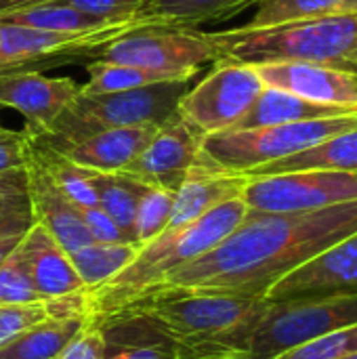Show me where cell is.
Wrapping results in <instances>:
<instances>
[{
    "instance_id": "obj_31",
    "label": "cell",
    "mask_w": 357,
    "mask_h": 359,
    "mask_svg": "<svg viewBox=\"0 0 357 359\" xmlns=\"http://www.w3.org/2000/svg\"><path fill=\"white\" fill-rule=\"evenodd\" d=\"M44 320H48L44 301L23 305H0V347Z\"/></svg>"
},
{
    "instance_id": "obj_4",
    "label": "cell",
    "mask_w": 357,
    "mask_h": 359,
    "mask_svg": "<svg viewBox=\"0 0 357 359\" xmlns=\"http://www.w3.org/2000/svg\"><path fill=\"white\" fill-rule=\"evenodd\" d=\"M219 61L248 65L307 61L357 72V13L248 29L213 32Z\"/></svg>"
},
{
    "instance_id": "obj_9",
    "label": "cell",
    "mask_w": 357,
    "mask_h": 359,
    "mask_svg": "<svg viewBox=\"0 0 357 359\" xmlns=\"http://www.w3.org/2000/svg\"><path fill=\"white\" fill-rule=\"evenodd\" d=\"M263 88L255 65L221 59L204 80L187 88L177 111L204 137L225 133L246 116Z\"/></svg>"
},
{
    "instance_id": "obj_35",
    "label": "cell",
    "mask_w": 357,
    "mask_h": 359,
    "mask_svg": "<svg viewBox=\"0 0 357 359\" xmlns=\"http://www.w3.org/2000/svg\"><path fill=\"white\" fill-rule=\"evenodd\" d=\"M82 221L86 225V231L93 242L99 244H120V242H130L126 233L118 227V223L99 206L93 208H80Z\"/></svg>"
},
{
    "instance_id": "obj_24",
    "label": "cell",
    "mask_w": 357,
    "mask_h": 359,
    "mask_svg": "<svg viewBox=\"0 0 357 359\" xmlns=\"http://www.w3.org/2000/svg\"><path fill=\"white\" fill-rule=\"evenodd\" d=\"M88 82L80 86L82 95H103V93H118L128 88H141L158 82H173V80H191L194 76L162 72V69H147L137 65H122V63H105V61H90L86 67Z\"/></svg>"
},
{
    "instance_id": "obj_33",
    "label": "cell",
    "mask_w": 357,
    "mask_h": 359,
    "mask_svg": "<svg viewBox=\"0 0 357 359\" xmlns=\"http://www.w3.org/2000/svg\"><path fill=\"white\" fill-rule=\"evenodd\" d=\"M105 355V334L103 330L88 322L59 353L57 359H103Z\"/></svg>"
},
{
    "instance_id": "obj_32",
    "label": "cell",
    "mask_w": 357,
    "mask_h": 359,
    "mask_svg": "<svg viewBox=\"0 0 357 359\" xmlns=\"http://www.w3.org/2000/svg\"><path fill=\"white\" fill-rule=\"evenodd\" d=\"M59 4H67L84 15L107 23H120L135 19L145 4V0H55ZM48 4V2H46Z\"/></svg>"
},
{
    "instance_id": "obj_18",
    "label": "cell",
    "mask_w": 357,
    "mask_h": 359,
    "mask_svg": "<svg viewBox=\"0 0 357 359\" xmlns=\"http://www.w3.org/2000/svg\"><path fill=\"white\" fill-rule=\"evenodd\" d=\"M158 126H126L99 130L74 145L65 154L74 164L95 172H124L145 149Z\"/></svg>"
},
{
    "instance_id": "obj_3",
    "label": "cell",
    "mask_w": 357,
    "mask_h": 359,
    "mask_svg": "<svg viewBox=\"0 0 357 359\" xmlns=\"http://www.w3.org/2000/svg\"><path fill=\"white\" fill-rule=\"evenodd\" d=\"M248 215L242 196L231 198L200 219L164 229L158 238L139 248L133 263L99 288L86 290L88 318L99 324L114 318L141 294L156 288L168 273L187 265L221 244Z\"/></svg>"
},
{
    "instance_id": "obj_21",
    "label": "cell",
    "mask_w": 357,
    "mask_h": 359,
    "mask_svg": "<svg viewBox=\"0 0 357 359\" xmlns=\"http://www.w3.org/2000/svg\"><path fill=\"white\" fill-rule=\"evenodd\" d=\"M297 170H339V172H357V128L341 133L332 139L322 141L320 145L305 149L297 156L271 162L252 170L246 177H265L280 172Z\"/></svg>"
},
{
    "instance_id": "obj_2",
    "label": "cell",
    "mask_w": 357,
    "mask_h": 359,
    "mask_svg": "<svg viewBox=\"0 0 357 359\" xmlns=\"http://www.w3.org/2000/svg\"><path fill=\"white\" fill-rule=\"evenodd\" d=\"M269 299L194 290H151L114 318H137L175 345L181 358L244 359L250 332ZM112 320V318H109Z\"/></svg>"
},
{
    "instance_id": "obj_36",
    "label": "cell",
    "mask_w": 357,
    "mask_h": 359,
    "mask_svg": "<svg viewBox=\"0 0 357 359\" xmlns=\"http://www.w3.org/2000/svg\"><path fill=\"white\" fill-rule=\"evenodd\" d=\"M27 160V135L0 126V172L25 168Z\"/></svg>"
},
{
    "instance_id": "obj_22",
    "label": "cell",
    "mask_w": 357,
    "mask_h": 359,
    "mask_svg": "<svg viewBox=\"0 0 357 359\" xmlns=\"http://www.w3.org/2000/svg\"><path fill=\"white\" fill-rule=\"evenodd\" d=\"M86 324V318H48L2 345L0 359H57Z\"/></svg>"
},
{
    "instance_id": "obj_39",
    "label": "cell",
    "mask_w": 357,
    "mask_h": 359,
    "mask_svg": "<svg viewBox=\"0 0 357 359\" xmlns=\"http://www.w3.org/2000/svg\"><path fill=\"white\" fill-rule=\"evenodd\" d=\"M46 2H55V0H0V13L27 8V6H36V4H46Z\"/></svg>"
},
{
    "instance_id": "obj_5",
    "label": "cell",
    "mask_w": 357,
    "mask_h": 359,
    "mask_svg": "<svg viewBox=\"0 0 357 359\" xmlns=\"http://www.w3.org/2000/svg\"><path fill=\"white\" fill-rule=\"evenodd\" d=\"M187 88L189 80H173L103 95H82L78 90L76 99L61 111L44 135L29 137L65 151L69 145L99 130L147 124L160 126L177 114L179 101Z\"/></svg>"
},
{
    "instance_id": "obj_34",
    "label": "cell",
    "mask_w": 357,
    "mask_h": 359,
    "mask_svg": "<svg viewBox=\"0 0 357 359\" xmlns=\"http://www.w3.org/2000/svg\"><path fill=\"white\" fill-rule=\"evenodd\" d=\"M23 208H32L27 170L15 168L8 172H0V210H23Z\"/></svg>"
},
{
    "instance_id": "obj_26",
    "label": "cell",
    "mask_w": 357,
    "mask_h": 359,
    "mask_svg": "<svg viewBox=\"0 0 357 359\" xmlns=\"http://www.w3.org/2000/svg\"><path fill=\"white\" fill-rule=\"evenodd\" d=\"M357 13V0H261L255 17L244 23L248 29L282 25L290 21L337 17Z\"/></svg>"
},
{
    "instance_id": "obj_13",
    "label": "cell",
    "mask_w": 357,
    "mask_h": 359,
    "mask_svg": "<svg viewBox=\"0 0 357 359\" xmlns=\"http://www.w3.org/2000/svg\"><path fill=\"white\" fill-rule=\"evenodd\" d=\"M263 84L301 99L357 111V72L307 61H278L255 65Z\"/></svg>"
},
{
    "instance_id": "obj_40",
    "label": "cell",
    "mask_w": 357,
    "mask_h": 359,
    "mask_svg": "<svg viewBox=\"0 0 357 359\" xmlns=\"http://www.w3.org/2000/svg\"><path fill=\"white\" fill-rule=\"evenodd\" d=\"M21 238L23 236H4V238H0V265L6 261V257L17 248V244L21 242Z\"/></svg>"
},
{
    "instance_id": "obj_10",
    "label": "cell",
    "mask_w": 357,
    "mask_h": 359,
    "mask_svg": "<svg viewBox=\"0 0 357 359\" xmlns=\"http://www.w3.org/2000/svg\"><path fill=\"white\" fill-rule=\"evenodd\" d=\"M242 200L255 212H305L357 200V172L297 170L248 177Z\"/></svg>"
},
{
    "instance_id": "obj_11",
    "label": "cell",
    "mask_w": 357,
    "mask_h": 359,
    "mask_svg": "<svg viewBox=\"0 0 357 359\" xmlns=\"http://www.w3.org/2000/svg\"><path fill=\"white\" fill-rule=\"evenodd\" d=\"M202 139L204 135L177 111L156 128L145 149L124 172L145 185L177 191L202 160Z\"/></svg>"
},
{
    "instance_id": "obj_12",
    "label": "cell",
    "mask_w": 357,
    "mask_h": 359,
    "mask_svg": "<svg viewBox=\"0 0 357 359\" xmlns=\"http://www.w3.org/2000/svg\"><path fill=\"white\" fill-rule=\"evenodd\" d=\"M78 90L72 78H46L34 69L0 74V107L17 109L23 116L27 135H44Z\"/></svg>"
},
{
    "instance_id": "obj_28",
    "label": "cell",
    "mask_w": 357,
    "mask_h": 359,
    "mask_svg": "<svg viewBox=\"0 0 357 359\" xmlns=\"http://www.w3.org/2000/svg\"><path fill=\"white\" fill-rule=\"evenodd\" d=\"M173 204H175V191L147 185V189L143 191L139 200L137 215H135V244L137 246H145L168 227Z\"/></svg>"
},
{
    "instance_id": "obj_42",
    "label": "cell",
    "mask_w": 357,
    "mask_h": 359,
    "mask_svg": "<svg viewBox=\"0 0 357 359\" xmlns=\"http://www.w3.org/2000/svg\"><path fill=\"white\" fill-rule=\"evenodd\" d=\"M0 44H2V32H0Z\"/></svg>"
},
{
    "instance_id": "obj_30",
    "label": "cell",
    "mask_w": 357,
    "mask_h": 359,
    "mask_svg": "<svg viewBox=\"0 0 357 359\" xmlns=\"http://www.w3.org/2000/svg\"><path fill=\"white\" fill-rule=\"evenodd\" d=\"M357 353V324L332 330L320 339L299 345L276 359H343Z\"/></svg>"
},
{
    "instance_id": "obj_6",
    "label": "cell",
    "mask_w": 357,
    "mask_h": 359,
    "mask_svg": "<svg viewBox=\"0 0 357 359\" xmlns=\"http://www.w3.org/2000/svg\"><path fill=\"white\" fill-rule=\"evenodd\" d=\"M353 128H357V111L337 118L303 120L248 130H225L206 135L202 139V154L217 168L246 177L261 166L297 156Z\"/></svg>"
},
{
    "instance_id": "obj_15",
    "label": "cell",
    "mask_w": 357,
    "mask_h": 359,
    "mask_svg": "<svg viewBox=\"0 0 357 359\" xmlns=\"http://www.w3.org/2000/svg\"><path fill=\"white\" fill-rule=\"evenodd\" d=\"M25 170H27L29 204H32L34 221L42 225L67 255H74L76 250L88 246L93 240L86 231L80 208L72 204L65 198V194L57 187L44 164L32 151L29 141H27Z\"/></svg>"
},
{
    "instance_id": "obj_7",
    "label": "cell",
    "mask_w": 357,
    "mask_h": 359,
    "mask_svg": "<svg viewBox=\"0 0 357 359\" xmlns=\"http://www.w3.org/2000/svg\"><path fill=\"white\" fill-rule=\"evenodd\" d=\"M356 324L357 292L269 301L246 341L244 359H276L299 345Z\"/></svg>"
},
{
    "instance_id": "obj_8",
    "label": "cell",
    "mask_w": 357,
    "mask_h": 359,
    "mask_svg": "<svg viewBox=\"0 0 357 359\" xmlns=\"http://www.w3.org/2000/svg\"><path fill=\"white\" fill-rule=\"evenodd\" d=\"M95 59L196 76L204 63L219 61V50L213 32L206 34L196 27H145L112 40Z\"/></svg>"
},
{
    "instance_id": "obj_41",
    "label": "cell",
    "mask_w": 357,
    "mask_h": 359,
    "mask_svg": "<svg viewBox=\"0 0 357 359\" xmlns=\"http://www.w3.org/2000/svg\"><path fill=\"white\" fill-rule=\"evenodd\" d=\"M343 359H357V353H353V355H349V358H343Z\"/></svg>"
},
{
    "instance_id": "obj_20",
    "label": "cell",
    "mask_w": 357,
    "mask_h": 359,
    "mask_svg": "<svg viewBox=\"0 0 357 359\" xmlns=\"http://www.w3.org/2000/svg\"><path fill=\"white\" fill-rule=\"evenodd\" d=\"M261 0H145L139 15L160 21L164 27H198L227 21Z\"/></svg>"
},
{
    "instance_id": "obj_19",
    "label": "cell",
    "mask_w": 357,
    "mask_h": 359,
    "mask_svg": "<svg viewBox=\"0 0 357 359\" xmlns=\"http://www.w3.org/2000/svg\"><path fill=\"white\" fill-rule=\"evenodd\" d=\"M353 114L351 109L335 107V105H320L307 99H301L292 93L265 86L246 116L231 128V130H248V128H263L276 124H290L303 120H320V118H337Z\"/></svg>"
},
{
    "instance_id": "obj_16",
    "label": "cell",
    "mask_w": 357,
    "mask_h": 359,
    "mask_svg": "<svg viewBox=\"0 0 357 359\" xmlns=\"http://www.w3.org/2000/svg\"><path fill=\"white\" fill-rule=\"evenodd\" d=\"M246 181L248 177L244 175H234L217 168L202 154V160L189 170L185 181L175 191L173 215L166 229L187 225L213 210L215 206L242 196Z\"/></svg>"
},
{
    "instance_id": "obj_37",
    "label": "cell",
    "mask_w": 357,
    "mask_h": 359,
    "mask_svg": "<svg viewBox=\"0 0 357 359\" xmlns=\"http://www.w3.org/2000/svg\"><path fill=\"white\" fill-rule=\"evenodd\" d=\"M170 349H162L154 343L143 341H128L118 343L112 339H105V355L103 359H168Z\"/></svg>"
},
{
    "instance_id": "obj_27",
    "label": "cell",
    "mask_w": 357,
    "mask_h": 359,
    "mask_svg": "<svg viewBox=\"0 0 357 359\" xmlns=\"http://www.w3.org/2000/svg\"><path fill=\"white\" fill-rule=\"evenodd\" d=\"M0 23H15L36 29H48V32H93L101 29L114 23L95 19L90 15H84L67 4L48 2V4H36L27 8H17L8 13H0Z\"/></svg>"
},
{
    "instance_id": "obj_14",
    "label": "cell",
    "mask_w": 357,
    "mask_h": 359,
    "mask_svg": "<svg viewBox=\"0 0 357 359\" xmlns=\"http://www.w3.org/2000/svg\"><path fill=\"white\" fill-rule=\"evenodd\" d=\"M357 292V233L332 244L305 265L278 280L265 294L269 301Z\"/></svg>"
},
{
    "instance_id": "obj_25",
    "label": "cell",
    "mask_w": 357,
    "mask_h": 359,
    "mask_svg": "<svg viewBox=\"0 0 357 359\" xmlns=\"http://www.w3.org/2000/svg\"><path fill=\"white\" fill-rule=\"evenodd\" d=\"M141 246L133 242L120 244H99L90 242L88 246L69 255L72 265L86 290L99 288L101 284L109 282L116 273L126 269L133 259L137 257Z\"/></svg>"
},
{
    "instance_id": "obj_1",
    "label": "cell",
    "mask_w": 357,
    "mask_h": 359,
    "mask_svg": "<svg viewBox=\"0 0 357 359\" xmlns=\"http://www.w3.org/2000/svg\"><path fill=\"white\" fill-rule=\"evenodd\" d=\"M353 233L357 200L305 212L248 210L221 244L175 269L151 290L265 299L278 280Z\"/></svg>"
},
{
    "instance_id": "obj_29",
    "label": "cell",
    "mask_w": 357,
    "mask_h": 359,
    "mask_svg": "<svg viewBox=\"0 0 357 359\" xmlns=\"http://www.w3.org/2000/svg\"><path fill=\"white\" fill-rule=\"evenodd\" d=\"M36 301L42 299L34 286L23 255L19 252V248H15L0 265V305H23Z\"/></svg>"
},
{
    "instance_id": "obj_17",
    "label": "cell",
    "mask_w": 357,
    "mask_h": 359,
    "mask_svg": "<svg viewBox=\"0 0 357 359\" xmlns=\"http://www.w3.org/2000/svg\"><path fill=\"white\" fill-rule=\"evenodd\" d=\"M17 248L27 263L34 286L42 301L72 294L84 288L69 255L42 225L34 223Z\"/></svg>"
},
{
    "instance_id": "obj_38",
    "label": "cell",
    "mask_w": 357,
    "mask_h": 359,
    "mask_svg": "<svg viewBox=\"0 0 357 359\" xmlns=\"http://www.w3.org/2000/svg\"><path fill=\"white\" fill-rule=\"evenodd\" d=\"M32 208L23 210H0V238L4 236H25L34 225Z\"/></svg>"
},
{
    "instance_id": "obj_23",
    "label": "cell",
    "mask_w": 357,
    "mask_h": 359,
    "mask_svg": "<svg viewBox=\"0 0 357 359\" xmlns=\"http://www.w3.org/2000/svg\"><path fill=\"white\" fill-rule=\"evenodd\" d=\"M93 187L97 194V206L103 208L135 244V215L147 185L126 172L93 170Z\"/></svg>"
}]
</instances>
